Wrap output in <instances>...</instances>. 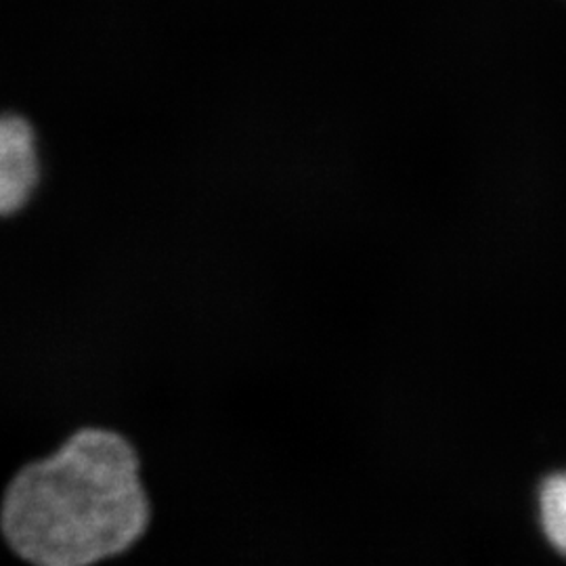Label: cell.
<instances>
[{"mask_svg": "<svg viewBox=\"0 0 566 566\" xmlns=\"http://www.w3.org/2000/svg\"><path fill=\"white\" fill-rule=\"evenodd\" d=\"M149 504L135 449L120 434L81 430L57 453L25 465L4 493L0 525L21 558L86 566L137 544Z\"/></svg>", "mask_w": 566, "mask_h": 566, "instance_id": "cell-1", "label": "cell"}, {"mask_svg": "<svg viewBox=\"0 0 566 566\" xmlns=\"http://www.w3.org/2000/svg\"><path fill=\"white\" fill-rule=\"evenodd\" d=\"M39 181L34 128L15 114H0V217L13 214Z\"/></svg>", "mask_w": 566, "mask_h": 566, "instance_id": "cell-2", "label": "cell"}, {"mask_svg": "<svg viewBox=\"0 0 566 566\" xmlns=\"http://www.w3.org/2000/svg\"><path fill=\"white\" fill-rule=\"evenodd\" d=\"M542 521L549 542L566 554V474L549 479L544 486Z\"/></svg>", "mask_w": 566, "mask_h": 566, "instance_id": "cell-3", "label": "cell"}]
</instances>
